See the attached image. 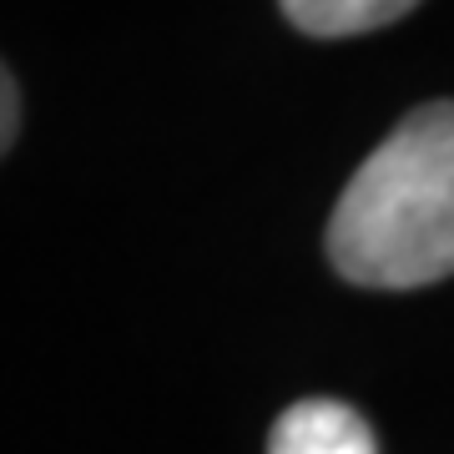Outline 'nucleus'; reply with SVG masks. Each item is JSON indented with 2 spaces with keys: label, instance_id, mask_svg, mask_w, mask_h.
<instances>
[{
  "label": "nucleus",
  "instance_id": "nucleus-1",
  "mask_svg": "<svg viewBox=\"0 0 454 454\" xmlns=\"http://www.w3.org/2000/svg\"><path fill=\"white\" fill-rule=\"evenodd\" d=\"M328 258L358 288H424L454 273V101L409 112L328 217Z\"/></svg>",
  "mask_w": 454,
  "mask_h": 454
},
{
  "label": "nucleus",
  "instance_id": "nucleus-2",
  "mask_svg": "<svg viewBox=\"0 0 454 454\" xmlns=\"http://www.w3.org/2000/svg\"><path fill=\"white\" fill-rule=\"evenodd\" d=\"M268 454H379L369 424L339 399H298L273 424Z\"/></svg>",
  "mask_w": 454,
  "mask_h": 454
},
{
  "label": "nucleus",
  "instance_id": "nucleus-3",
  "mask_svg": "<svg viewBox=\"0 0 454 454\" xmlns=\"http://www.w3.org/2000/svg\"><path fill=\"white\" fill-rule=\"evenodd\" d=\"M414 5L419 0H283V16L309 35H358L389 26Z\"/></svg>",
  "mask_w": 454,
  "mask_h": 454
},
{
  "label": "nucleus",
  "instance_id": "nucleus-4",
  "mask_svg": "<svg viewBox=\"0 0 454 454\" xmlns=\"http://www.w3.org/2000/svg\"><path fill=\"white\" fill-rule=\"evenodd\" d=\"M16 121H20V101H16V82L11 71L0 66V152L16 142Z\"/></svg>",
  "mask_w": 454,
  "mask_h": 454
}]
</instances>
